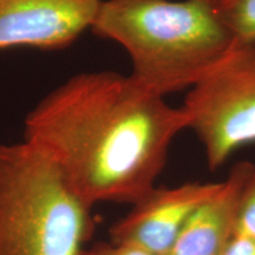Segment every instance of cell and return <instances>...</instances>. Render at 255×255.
I'll return each instance as SVG.
<instances>
[{
    "label": "cell",
    "mask_w": 255,
    "mask_h": 255,
    "mask_svg": "<svg viewBox=\"0 0 255 255\" xmlns=\"http://www.w3.org/2000/svg\"><path fill=\"white\" fill-rule=\"evenodd\" d=\"M103 0H0V51L57 50L94 25Z\"/></svg>",
    "instance_id": "6"
},
{
    "label": "cell",
    "mask_w": 255,
    "mask_h": 255,
    "mask_svg": "<svg viewBox=\"0 0 255 255\" xmlns=\"http://www.w3.org/2000/svg\"><path fill=\"white\" fill-rule=\"evenodd\" d=\"M183 109L210 170L255 142V43L240 45L188 91Z\"/></svg>",
    "instance_id": "4"
},
{
    "label": "cell",
    "mask_w": 255,
    "mask_h": 255,
    "mask_svg": "<svg viewBox=\"0 0 255 255\" xmlns=\"http://www.w3.org/2000/svg\"><path fill=\"white\" fill-rule=\"evenodd\" d=\"M235 235L255 238V168L242 189Z\"/></svg>",
    "instance_id": "9"
},
{
    "label": "cell",
    "mask_w": 255,
    "mask_h": 255,
    "mask_svg": "<svg viewBox=\"0 0 255 255\" xmlns=\"http://www.w3.org/2000/svg\"><path fill=\"white\" fill-rule=\"evenodd\" d=\"M219 255H255V238L235 235Z\"/></svg>",
    "instance_id": "11"
},
{
    "label": "cell",
    "mask_w": 255,
    "mask_h": 255,
    "mask_svg": "<svg viewBox=\"0 0 255 255\" xmlns=\"http://www.w3.org/2000/svg\"><path fill=\"white\" fill-rule=\"evenodd\" d=\"M214 7L239 45L255 43V0H219Z\"/></svg>",
    "instance_id": "8"
},
{
    "label": "cell",
    "mask_w": 255,
    "mask_h": 255,
    "mask_svg": "<svg viewBox=\"0 0 255 255\" xmlns=\"http://www.w3.org/2000/svg\"><path fill=\"white\" fill-rule=\"evenodd\" d=\"M91 31L124 47L130 77L162 97L194 87L240 46L202 0H103Z\"/></svg>",
    "instance_id": "2"
},
{
    "label": "cell",
    "mask_w": 255,
    "mask_h": 255,
    "mask_svg": "<svg viewBox=\"0 0 255 255\" xmlns=\"http://www.w3.org/2000/svg\"><path fill=\"white\" fill-rule=\"evenodd\" d=\"M222 182H190L154 187L110 227L111 242L143 248L155 255H170L190 215L220 189Z\"/></svg>",
    "instance_id": "5"
},
{
    "label": "cell",
    "mask_w": 255,
    "mask_h": 255,
    "mask_svg": "<svg viewBox=\"0 0 255 255\" xmlns=\"http://www.w3.org/2000/svg\"><path fill=\"white\" fill-rule=\"evenodd\" d=\"M189 129L183 108L115 71L82 72L25 119V139L46 152L79 195L133 203L155 187L171 142Z\"/></svg>",
    "instance_id": "1"
},
{
    "label": "cell",
    "mask_w": 255,
    "mask_h": 255,
    "mask_svg": "<svg viewBox=\"0 0 255 255\" xmlns=\"http://www.w3.org/2000/svg\"><path fill=\"white\" fill-rule=\"evenodd\" d=\"M202 1H206V2H208L209 5L215 6V5L218 4V2H219V0H202Z\"/></svg>",
    "instance_id": "12"
},
{
    "label": "cell",
    "mask_w": 255,
    "mask_h": 255,
    "mask_svg": "<svg viewBox=\"0 0 255 255\" xmlns=\"http://www.w3.org/2000/svg\"><path fill=\"white\" fill-rule=\"evenodd\" d=\"M255 165L239 162L220 189L195 209L170 255H219L235 235L240 196Z\"/></svg>",
    "instance_id": "7"
},
{
    "label": "cell",
    "mask_w": 255,
    "mask_h": 255,
    "mask_svg": "<svg viewBox=\"0 0 255 255\" xmlns=\"http://www.w3.org/2000/svg\"><path fill=\"white\" fill-rule=\"evenodd\" d=\"M81 255H155L143 248L116 242H96L87 246Z\"/></svg>",
    "instance_id": "10"
},
{
    "label": "cell",
    "mask_w": 255,
    "mask_h": 255,
    "mask_svg": "<svg viewBox=\"0 0 255 255\" xmlns=\"http://www.w3.org/2000/svg\"><path fill=\"white\" fill-rule=\"evenodd\" d=\"M92 208L46 152L0 143V255H81Z\"/></svg>",
    "instance_id": "3"
}]
</instances>
